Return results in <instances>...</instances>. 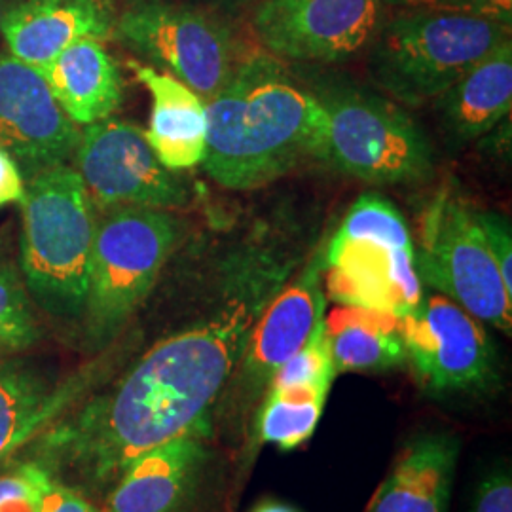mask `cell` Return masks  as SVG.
<instances>
[{"label":"cell","mask_w":512,"mask_h":512,"mask_svg":"<svg viewBox=\"0 0 512 512\" xmlns=\"http://www.w3.org/2000/svg\"><path fill=\"white\" fill-rule=\"evenodd\" d=\"M287 275L289 264L275 256L241 260L211 313L156 342L110 391L55 425L46 452L88 482L109 484L148 450L211 420L258 315Z\"/></svg>","instance_id":"6da1fadb"},{"label":"cell","mask_w":512,"mask_h":512,"mask_svg":"<svg viewBox=\"0 0 512 512\" xmlns=\"http://www.w3.org/2000/svg\"><path fill=\"white\" fill-rule=\"evenodd\" d=\"M329 120L289 63L247 52L207 103V175L228 190H256L308 162H327Z\"/></svg>","instance_id":"7a4b0ae2"},{"label":"cell","mask_w":512,"mask_h":512,"mask_svg":"<svg viewBox=\"0 0 512 512\" xmlns=\"http://www.w3.org/2000/svg\"><path fill=\"white\" fill-rule=\"evenodd\" d=\"M18 264L31 302L59 321H82L95 207L71 164L57 165L25 183Z\"/></svg>","instance_id":"3957f363"},{"label":"cell","mask_w":512,"mask_h":512,"mask_svg":"<svg viewBox=\"0 0 512 512\" xmlns=\"http://www.w3.org/2000/svg\"><path fill=\"white\" fill-rule=\"evenodd\" d=\"M511 38V25L439 10H403L385 18L368 46L376 86L408 109L435 101L461 74Z\"/></svg>","instance_id":"277c9868"},{"label":"cell","mask_w":512,"mask_h":512,"mask_svg":"<svg viewBox=\"0 0 512 512\" xmlns=\"http://www.w3.org/2000/svg\"><path fill=\"white\" fill-rule=\"evenodd\" d=\"M327 112V162L374 186L429 181L435 150L418 122L382 93L342 80L311 88Z\"/></svg>","instance_id":"5b68a950"},{"label":"cell","mask_w":512,"mask_h":512,"mask_svg":"<svg viewBox=\"0 0 512 512\" xmlns=\"http://www.w3.org/2000/svg\"><path fill=\"white\" fill-rule=\"evenodd\" d=\"M181 239V222L164 209L122 207L97 220L82 327L88 346L105 348L154 289Z\"/></svg>","instance_id":"8992f818"},{"label":"cell","mask_w":512,"mask_h":512,"mask_svg":"<svg viewBox=\"0 0 512 512\" xmlns=\"http://www.w3.org/2000/svg\"><path fill=\"white\" fill-rule=\"evenodd\" d=\"M414 247L401 211L380 194H363L325 249L327 293L340 306L404 317L423 296Z\"/></svg>","instance_id":"52a82bcc"},{"label":"cell","mask_w":512,"mask_h":512,"mask_svg":"<svg viewBox=\"0 0 512 512\" xmlns=\"http://www.w3.org/2000/svg\"><path fill=\"white\" fill-rule=\"evenodd\" d=\"M112 38L205 103L232 80L247 54L224 19L179 0H128L118 10Z\"/></svg>","instance_id":"ba28073f"},{"label":"cell","mask_w":512,"mask_h":512,"mask_svg":"<svg viewBox=\"0 0 512 512\" xmlns=\"http://www.w3.org/2000/svg\"><path fill=\"white\" fill-rule=\"evenodd\" d=\"M414 262L421 285L511 336L512 293L497 270L475 209L450 198L433 203L423 219Z\"/></svg>","instance_id":"9c48e42d"},{"label":"cell","mask_w":512,"mask_h":512,"mask_svg":"<svg viewBox=\"0 0 512 512\" xmlns=\"http://www.w3.org/2000/svg\"><path fill=\"white\" fill-rule=\"evenodd\" d=\"M73 165L93 207L109 213L122 207L183 209L190 188L150 148L145 131L109 116L80 129Z\"/></svg>","instance_id":"30bf717a"},{"label":"cell","mask_w":512,"mask_h":512,"mask_svg":"<svg viewBox=\"0 0 512 512\" xmlns=\"http://www.w3.org/2000/svg\"><path fill=\"white\" fill-rule=\"evenodd\" d=\"M406 361L425 393L475 395L497 380V351L471 313L439 293L421 296L420 304L401 317Z\"/></svg>","instance_id":"8fae6325"},{"label":"cell","mask_w":512,"mask_h":512,"mask_svg":"<svg viewBox=\"0 0 512 512\" xmlns=\"http://www.w3.org/2000/svg\"><path fill=\"white\" fill-rule=\"evenodd\" d=\"M384 0H260L253 33L262 50L287 63H344L368 50Z\"/></svg>","instance_id":"7c38bea8"},{"label":"cell","mask_w":512,"mask_h":512,"mask_svg":"<svg viewBox=\"0 0 512 512\" xmlns=\"http://www.w3.org/2000/svg\"><path fill=\"white\" fill-rule=\"evenodd\" d=\"M325 253H317L293 283L281 287L258 315L238 366L219 404L228 414H247L262 401L275 372L310 340L325 319L327 296L321 275Z\"/></svg>","instance_id":"4fadbf2b"},{"label":"cell","mask_w":512,"mask_h":512,"mask_svg":"<svg viewBox=\"0 0 512 512\" xmlns=\"http://www.w3.org/2000/svg\"><path fill=\"white\" fill-rule=\"evenodd\" d=\"M80 128L61 110L42 73L0 52V148L27 181L69 164Z\"/></svg>","instance_id":"5bb4252c"},{"label":"cell","mask_w":512,"mask_h":512,"mask_svg":"<svg viewBox=\"0 0 512 512\" xmlns=\"http://www.w3.org/2000/svg\"><path fill=\"white\" fill-rule=\"evenodd\" d=\"M209 421L131 461L116 480L105 512H184L209 459Z\"/></svg>","instance_id":"9a60e30c"},{"label":"cell","mask_w":512,"mask_h":512,"mask_svg":"<svg viewBox=\"0 0 512 512\" xmlns=\"http://www.w3.org/2000/svg\"><path fill=\"white\" fill-rule=\"evenodd\" d=\"M116 16L114 0H16L0 38L8 54L40 71L78 40L112 38Z\"/></svg>","instance_id":"2e32d148"},{"label":"cell","mask_w":512,"mask_h":512,"mask_svg":"<svg viewBox=\"0 0 512 512\" xmlns=\"http://www.w3.org/2000/svg\"><path fill=\"white\" fill-rule=\"evenodd\" d=\"M461 440L433 431L408 440L368 512H450Z\"/></svg>","instance_id":"e0dca14e"},{"label":"cell","mask_w":512,"mask_h":512,"mask_svg":"<svg viewBox=\"0 0 512 512\" xmlns=\"http://www.w3.org/2000/svg\"><path fill=\"white\" fill-rule=\"evenodd\" d=\"M440 129L454 147L488 135L512 107V40L507 38L435 99Z\"/></svg>","instance_id":"ac0fdd59"},{"label":"cell","mask_w":512,"mask_h":512,"mask_svg":"<svg viewBox=\"0 0 512 512\" xmlns=\"http://www.w3.org/2000/svg\"><path fill=\"white\" fill-rule=\"evenodd\" d=\"M129 69L152 97L148 145L171 171L200 165L207 148V103L177 78L141 61H129Z\"/></svg>","instance_id":"d6986e66"},{"label":"cell","mask_w":512,"mask_h":512,"mask_svg":"<svg viewBox=\"0 0 512 512\" xmlns=\"http://www.w3.org/2000/svg\"><path fill=\"white\" fill-rule=\"evenodd\" d=\"M57 105L76 126H90L120 109L124 78L101 40L84 38L40 69Z\"/></svg>","instance_id":"ffe728a7"},{"label":"cell","mask_w":512,"mask_h":512,"mask_svg":"<svg viewBox=\"0 0 512 512\" xmlns=\"http://www.w3.org/2000/svg\"><path fill=\"white\" fill-rule=\"evenodd\" d=\"M80 382H54L35 366L0 363V467L76 401Z\"/></svg>","instance_id":"44dd1931"},{"label":"cell","mask_w":512,"mask_h":512,"mask_svg":"<svg viewBox=\"0 0 512 512\" xmlns=\"http://www.w3.org/2000/svg\"><path fill=\"white\" fill-rule=\"evenodd\" d=\"M325 336L336 374L384 372L406 363L401 317L389 311L338 304L325 315Z\"/></svg>","instance_id":"7402d4cb"},{"label":"cell","mask_w":512,"mask_h":512,"mask_svg":"<svg viewBox=\"0 0 512 512\" xmlns=\"http://www.w3.org/2000/svg\"><path fill=\"white\" fill-rule=\"evenodd\" d=\"M329 385L268 387L256 416V442L289 452L310 440L325 412Z\"/></svg>","instance_id":"603a6c76"},{"label":"cell","mask_w":512,"mask_h":512,"mask_svg":"<svg viewBox=\"0 0 512 512\" xmlns=\"http://www.w3.org/2000/svg\"><path fill=\"white\" fill-rule=\"evenodd\" d=\"M12 236L0 234V355L33 348L40 338L31 298L23 285Z\"/></svg>","instance_id":"cb8c5ba5"},{"label":"cell","mask_w":512,"mask_h":512,"mask_svg":"<svg viewBox=\"0 0 512 512\" xmlns=\"http://www.w3.org/2000/svg\"><path fill=\"white\" fill-rule=\"evenodd\" d=\"M329 342L325 336V319L313 330L310 340L275 372L270 387L289 385H329L336 378Z\"/></svg>","instance_id":"d4e9b609"},{"label":"cell","mask_w":512,"mask_h":512,"mask_svg":"<svg viewBox=\"0 0 512 512\" xmlns=\"http://www.w3.org/2000/svg\"><path fill=\"white\" fill-rule=\"evenodd\" d=\"M55 476L44 463H19L0 473V512H40Z\"/></svg>","instance_id":"484cf974"},{"label":"cell","mask_w":512,"mask_h":512,"mask_svg":"<svg viewBox=\"0 0 512 512\" xmlns=\"http://www.w3.org/2000/svg\"><path fill=\"white\" fill-rule=\"evenodd\" d=\"M385 6L404 10H439L497 19L511 25L512 0H384Z\"/></svg>","instance_id":"4316f807"},{"label":"cell","mask_w":512,"mask_h":512,"mask_svg":"<svg viewBox=\"0 0 512 512\" xmlns=\"http://www.w3.org/2000/svg\"><path fill=\"white\" fill-rule=\"evenodd\" d=\"M469 512H512V473L509 463H497L476 484Z\"/></svg>","instance_id":"83f0119b"},{"label":"cell","mask_w":512,"mask_h":512,"mask_svg":"<svg viewBox=\"0 0 512 512\" xmlns=\"http://www.w3.org/2000/svg\"><path fill=\"white\" fill-rule=\"evenodd\" d=\"M480 230L494 256L501 279L512 293V232L511 222L495 211H475Z\"/></svg>","instance_id":"f1b7e54d"},{"label":"cell","mask_w":512,"mask_h":512,"mask_svg":"<svg viewBox=\"0 0 512 512\" xmlns=\"http://www.w3.org/2000/svg\"><path fill=\"white\" fill-rule=\"evenodd\" d=\"M40 512H101L88 497L76 492L71 486L61 484L57 478L46 492Z\"/></svg>","instance_id":"f546056e"},{"label":"cell","mask_w":512,"mask_h":512,"mask_svg":"<svg viewBox=\"0 0 512 512\" xmlns=\"http://www.w3.org/2000/svg\"><path fill=\"white\" fill-rule=\"evenodd\" d=\"M25 198V179L18 164L0 148V209Z\"/></svg>","instance_id":"4dcf8cb0"},{"label":"cell","mask_w":512,"mask_h":512,"mask_svg":"<svg viewBox=\"0 0 512 512\" xmlns=\"http://www.w3.org/2000/svg\"><path fill=\"white\" fill-rule=\"evenodd\" d=\"M251 512H298L291 505L279 503V501H264L258 507H255Z\"/></svg>","instance_id":"1f68e13d"},{"label":"cell","mask_w":512,"mask_h":512,"mask_svg":"<svg viewBox=\"0 0 512 512\" xmlns=\"http://www.w3.org/2000/svg\"><path fill=\"white\" fill-rule=\"evenodd\" d=\"M215 4L220 6H232V8H238V6H249V4H258L260 0H211Z\"/></svg>","instance_id":"d6a6232c"},{"label":"cell","mask_w":512,"mask_h":512,"mask_svg":"<svg viewBox=\"0 0 512 512\" xmlns=\"http://www.w3.org/2000/svg\"><path fill=\"white\" fill-rule=\"evenodd\" d=\"M16 0H0V27H2V19L6 16V12L12 8Z\"/></svg>","instance_id":"836d02e7"}]
</instances>
